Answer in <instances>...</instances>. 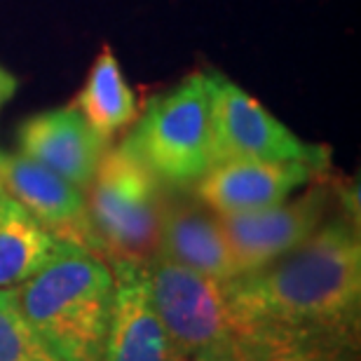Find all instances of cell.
Here are the masks:
<instances>
[{"mask_svg": "<svg viewBox=\"0 0 361 361\" xmlns=\"http://www.w3.org/2000/svg\"><path fill=\"white\" fill-rule=\"evenodd\" d=\"M233 336L251 331L314 334L357 343L361 240L352 212L322 223L268 265L223 284Z\"/></svg>", "mask_w": 361, "mask_h": 361, "instance_id": "obj_1", "label": "cell"}, {"mask_svg": "<svg viewBox=\"0 0 361 361\" xmlns=\"http://www.w3.org/2000/svg\"><path fill=\"white\" fill-rule=\"evenodd\" d=\"M113 286L104 258L68 244L12 293L28 326L61 361H101Z\"/></svg>", "mask_w": 361, "mask_h": 361, "instance_id": "obj_2", "label": "cell"}, {"mask_svg": "<svg viewBox=\"0 0 361 361\" xmlns=\"http://www.w3.org/2000/svg\"><path fill=\"white\" fill-rule=\"evenodd\" d=\"M85 192L106 263H146L157 254L167 195L127 146L106 150Z\"/></svg>", "mask_w": 361, "mask_h": 361, "instance_id": "obj_3", "label": "cell"}, {"mask_svg": "<svg viewBox=\"0 0 361 361\" xmlns=\"http://www.w3.org/2000/svg\"><path fill=\"white\" fill-rule=\"evenodd\" d=\"M212 75L195 73L155 97L122 141L162 185H195L216 164L212 129Z\"/></svg>", "mask_w": 361, "mask_h": 361, "instance_id": "obj_4", "label": "cell"}, {"mask_svg": "<svg viewBox=\"0 0 361 361\" xmlns=\"http://www.w3.org/2000/svg\"><path fill=\"white\" fill-rule=\"evenodd\" d=\"M212 129L214 157L261 162H300L317 171H329L326 148L302 141L284 122H279L240 85L223 75H212Z\"/></svg>", "mask_w": 361, "mask_h": 361, "instance_id": "obj_5", "label": "cell"}, {"mask_svg": "<svg viewBox=\"0 0 361 361\" xmlns=\"http://www.w3.org/2000/svg\"><path fill=\"white\" fill-rule=\"evenodd\" d=\"M157 317L188 357L233 338L223 284L155 254L141 263Z\"/></svg>", "mask_w": 361, "mask_h": 361, "instance_id": "obj_6", "label": "cell"}, {"mask_svg": "<svg viewBox=\"0 0 361 361\" xmlns=\"http://www.w3.org/2000/svg\"><path fill=\"white\" fill-rule=\"evenodd\" d=\"M336 188L326 176L307 183L295 197L244 214L219 216L237 270L251 272L305 242L331 216Z\"/></svg>", "mask_w": 361, "mask_h": 361, "instance_id": "obj_7", "label": "cell"}, {"mask_svg": "<svg viewBox=\"0 0 361 361\" xmlns=\"http://www.w3.org/2000/svg\"><path fill=\"white\" fill-rule=\"evenodd\" d=\"M0 183L7 195L56 240L104 258V249L90 221L87 200L80 188L19 153L0 155Z\"/></svg>", "mask_w": 361, "mask_h": 361, "instance_id": "obj_8", "label": "cell"}, {"mask_svg": "<svg viewBox=\"0 0 361 361\" xmlns=\"http://www.w3.org/2000/svg\"><path fill=\"white\" fill-rule=\"evenodd\" d=\"M108 265L115 286L101 361H188L150 302L141 263Z\"/></svg>", "mask_w": 361, "mask_h": 361, "instance_id": "obj_9", "label": "cell"}, {"mask_svg": "<svg viewBox=\"0 0 361 361\" xmlns=\"http://www.w3.org/2000/svg\"><path fill=\"white\" fill-rule=\"evenodd\" d=\"M326 176L300 162L226 160L192 185L195 200L216 216L244 214L288 200L298 188Z\"/></svg>", "mask_w": 361, "mask_h": 361, "instance_id": "obj_10", "label": "cell"}, {"mask_svg": "<svg viewBox=\"0 0 361 361\" xmlns=\"http://www.w3.org/2000/svg\"><path fill=\"white\" fill-rule=\"evenodd\" d=\"M19 155L42 164L85 192L108 150L73 106L28 118L17 132Z\"/></svg>", "mask_w": 361, "mask_h": 361, "instance_id": "obj_11", "label": "cell"}, {"mask_svg": "<svg viewBox=\"0 0 361 361\" xmlns=\"http://www.w3.org/2000/svg\"><path fill=\"white\" fill-rule=\"evenodd\" d=\"M157 254L221 284L240 274L219 216L200 202H164Z\"/></svg>", "mask_w": 361, "mask_h": 361, "instance_id": "obj_12", "label": "cell"}, {"mask_svg": "<svg viewBox=\"0 0 361 361\" xmlns=\"http://www.w3.org/2000/svg\"><path fill=\"white\" fill-rule=\"evenodd\" d=\"M71 106L106 141L136 120V97L111 47H104L94 59L87 80Z\"/></svg>", "mask_w": 361, "mask_h": 361, "instance_id": "obj_13", "label": "cell"}, {"mask_svg": "<svg viewBox=\"0 0 361 361\" xmlns=\"http://www.w3.org/2000/svg\"><path fill=\"white\" fill-rule=\"evenodd\" d=\"M68 244L56 240L17 202L0 219V288L17 286L42 270Z\"/></svg>", "mask_w": 361, "mask_h": 361, "instance_id": "obj_14", "label": "cell"}, {"mask_svg": "<svg viewBox=\"0 0 361 361\" xmlns=\"http://www.w3.org/2000/svg\"><path fill=\"white\" fill-rule=\"evenodd\" d=\"M233 348L237 361H357V343L288 331L237 334Z\"/></svg>", "mask_w": 361, "mask_h": 361, "instance_id": "obj_15", "label": "cell"}, {"mask_svg": "<svg viewBox=\"0 0 361 361\" xmlns=\"http://www.w3.org/2000/svg\"><path fill=\"white\" fill-rule=\"evenodd\" d=\"M0 361H61L21 317L12 288H0Z\"/></svg>", "mask_w": 361, "mask_h": 361, "instance_id": "obj_16", "label": "cell"}, {"mask_svg": "<svg viewBox=\"0 0 361 361\" xmlns=\"http://www.w3.org/2000/svg\"><path fill=\"white\" fill-rule=\"evenodd\" d=\"M192 361H237L235 357V348H233V338L226 343H216L209 345V348L195 352Z\"/></svg>", "mask_w": 361, "mask_h": 361, "instance_id": "obj_17", "label": "cell"}, {"mask_svg": "<svg viewBox=\"0 0 361 361\" xmlns=\"http://www.w3.org/2000/svg\"><path fill=\"white\" fill-rule=\"evenodd\" d=\"M14 92H17V78L0 66V104L10 101L14 97Z\"/></svg>", "mask_w": 361, "mask_h": 361, "instance_id": "obj_18", "label": "cell"}, {"mask_svg": "<svg viewBox=\"0 0 361 361\" xmlns=\"http://www.w3.org/2000/svg\"><path fill=\"white\" fill-rule=\"evenodd\" d=\"M12 197H10V195H7V190H5V188H3V183H0V219H3V216L7 214V209H10L12 207Z\"/></svg>", "mask_w": 361, "mask_h": 361, "instance_id": "obj_19", "label": "cell"}, {"mask_svg": "<svg viewBox=\"0 0 361 361\" xmlns=\"http://www.w3.org/2000/svg\"><path fill=\"white\" fill-rule=\"evenodd\" d=\"M0 155H3V153H0Z\"/></svg>", "mask_w": 361, "mask_h": 361, "instance_id": "obj_20", "label": "cell"}]
</instances>
